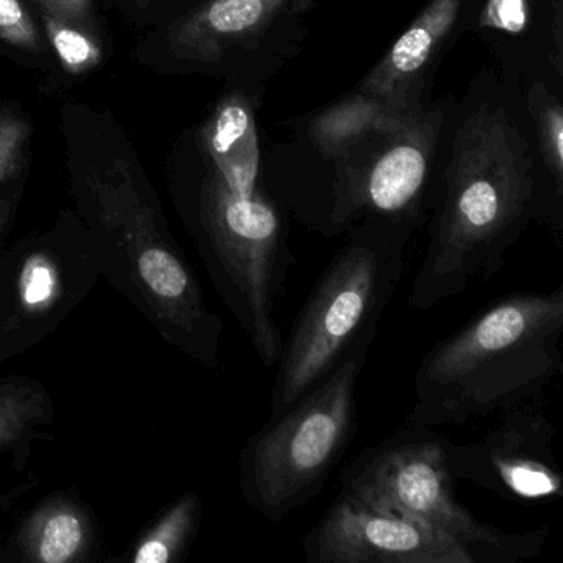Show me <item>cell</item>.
<instances>
[{
    "instance_id": "cell-17",
    "label": "cell",
    "mask_w": 563,
    "mask_h": 563,
    "mask_svg": "<svg viewBox=\"0 0 563 563\" xmlns=\"http://www.w3.org/2000/svg\"><path fill=\"white\" fill-rule=\"evenodd\" d=\"M54 408L47 390L29 377L0 378V453L27 443L42 424L51 423Z\"/></svg>"
},
{
    "instance_id": "cell-1",
    "label": "cell",
    "mask_w": 563,
    "mask_h": 563,
    "mask_svg": "<svg viewBox=\"0 0 563 563\" xmlns=\"http://www.w3.org/2000/svg\"><path fill=\"white\" fill-rule=\"evenodd\" d=\"M533 197L532 156L512 118L503 108H479L454 140L410 308H434L496 275L529 220Z\"/></svg>"
},
{
    "instance_id": "cell-6",
    "label": "cell",
    "mask_w": 563,
    "mask_h": 563,
    "mask_svg": "<svg viewBox=\"0 0 563 563\" xmlns=\"http://www.w3.org/2000/svg\"><path fill=\"white\" fill-rule=\"evenodd\" d=\"M448 441L433 428L407 424L362 451L341 474L342 493L443 530L473 552L476 563L532 559L547 529L509 533L481 522L454 493Z\"/></svg>"
},
{
    "instance_id": "cell-2",
    "label": "cell",
    "mask_w": 563,
    "mask_h": 563,
    "mask_svg": "<svg viewBox=\"0 0 563 563\" xmlns=\"http://www.w3.org/2000/svg\"><path fill=\"white\" fill-rule=\"evenodd\" d=\"M563 288L504 296L428 352L407 424L457 427L543 394L563 367Z\"/></svg>"
},
{
    "instance_id": "cell-9",
    "label": "cell",
    "mask_w": 563,
    "mask_h": 563,
    "mask_svg": "<svg viewBox=\"0 0 563 563\" xmlns=\"http://www.w3.org/2000/svg\"><path fill=\"white\" fill-rule=\"evenodd\" d=\"M448 464L454 479L516 503H552L562 496L555 428L536 401L503 411L499 424L479 440L448 441Z\"/></svg>"
},
{
    "instance_id": "cell-21",
    "label": "cell",
    "mask_w": 563,
    "mask_h": 563,
    "mask_svg": "<svg viewBox=\"0 0 563 563\" xmlns=\"http://www.w3.org/2000/svg\"><path fill=\"white\" fill-rule=\"evenodd\" d=\"M31 123L24 118L0 117V184L15 176L24 163Z\"/></svg>"
},
{
    "instance_id": "cell-10",
    "label": "cell",
    "mask_w": 563,
    "mask_h": 563,
    "mask_svg": "<svg viewBox=\"0 0 563 563\" xmlns=\"http://www.w3.org/2000/svg\"><path fill=\"white\" fill-rule=\"evenodd\" d=\"M305 552L311 563H476L443 530L342 490L306 536Z\"/></svg>"
},
{
    "instance_id": "cell-12",
    "label": "cell",
    "mask_w": 563,
    "mask_h": 563,
    "mask_svg": "<svg viewBox=\"0 0 563 563\" xmlns=\"http://www.w3.org/2000/svg\"><path fill=\"white\" fill-rule=\"evenodd\" d=\"M461 4L463 0H430L384 60L362 81V93L411 107L408 91L450 34Z\"/></svg>"
},
{
    "instance_id": "cell-14",
    "label": "cell",
    "mask_w": 563,
    "mask_h": 563,
    "mask_svg": "<svg viewBox=\"0 0 563 563\" xmlns=\"http://www.w3.org/2000/svg\"><path fill=\"white\" fill-rule=\"evenodd\" d=\"M203 143L213 164L212 177L239 196L260 194L258 130L245 97L230 95L217 107L203 130Z\"/></svg>"
},
{
    "instance_id": "cell-8",
    "label": "cell",
    "mask_w": 563,
    "mask_h": 563,
    "mask_svg": "<svg viewBox=\"0 0 563 563\" xmlns=\"http://www.w3.org/2000/svg\"><path fill=\"white\" fill-rule=\"evenodd\" d=\"M103 273L93 249L27 245L0 262V361L51 334Z\"/></svg>"
},
{
    "instance_id": "cell-24",
    "label": "cell",
    "mask_w": 563,
    "mask_h": 563,
    "mask_svg": "<svg viewBox=\"0 0 563 563\" xmlns=\"http://www.w3.org/2000/svg\"><path fill=\"white\" fill-rule=\"evenodd\" d=\"M45 15L80 27L87 22L91 0H38Z\"/></svg>"
},
{
    "instance_id": "cell-23",
    "label": "cell",
    "mask_w": 563,
    "mask_h": 563,
    "mask_svg": "<svg viewBox=\"0 0 563 563\" xmlns=\"http://www.w3.org/2000/svg\"><path fill=\"white\" fill-rule=\"evenodd\" d=\"M529 22V0H486L479 15L481 27L509 35L522 34Z\"/></svg>"
},
{
    "instance_id": "cell-3",
    "label": "cell",
    "mask_w": 563,
    "mask_h": 563,
    "mask_svg": "<svg viewBox=\"0 0 563 563\" xmlns=\"http://www.w3.org/2000/svg\"><path fill=\"white\" fill-rule=\"evenodd\" d=\"M87 190L103 275L164 341L206 367H219L222 319L207 306L196 273L141 192L130 164L118 159L90 170Z\"/></svg>"
},
{
    "instance_id": "cell-15",
    "label": "cell",
    "mask_w": 563,
    "mask_h": 563,
    "mask_svg": "<svg viewBox=\"0 0 563 563\" xmlns=\"http://www.w3.org/2000/svg\"><path fill=\"white\" fill-rule=\"evenodd\" d=\"M95 527L88 510L74 497L44 500L25 519L15 536L24 562L74 563L90 556Z\"/></svg>"
},
{
    "instance_id": "cell-19",
    "label": "cell",
    "mask_w": 563,
    "mask_h": 563,
    "mask_svg": "<svg viewBox=\"0 0 563 563\" xmlns=\"http://www.w3.org/2000/svg\"><path fill=\"white\" fill-rule=\"evenodd\" d=\"M530 113L539 128L540 144L547 169L555 179L556 190L563 184V110L543 85L536 84L529 93Z\"/></svg>"
},
{
    "instance_id": "cell-11",
    "label": "cell",
    "mask_w": 563,
    "mask_h": 563,
    "mask_svg": "<svg viewBox=\"0 0 563 563\" xmlns=\"http://www.w3.org/2000/svg\"><path fill=\"white\" fill-rule=\"evenodd\" d=\"M441 113L418 114L387 134L382 151L361 173L349 176L342 196L345 227L358 216L371 213L382 222H404L420 202L440 130Z\"/></svg>"
},
{
    "instance_id": "cell-5",
    "label": "cell",
    "mask_w": 563,
    "mask_h": 563,
    "mask_svg": "<svg viewBox=\"0 0 563 563\" xmlns=\"http://www.w3.org/2000/svg\"><path fill=\"white\" fill-rule=\"evenodd\" d=\"M374 339L256 431L240 457V493L273 523L316 499L357 428V385Z\"/></svg>"
},
{
    "instance_id": "cell-13",
    "label": "cell",
    "mask_w": 563,
    "mask_h": 563,
    "mask_svg": "<svg viewBox=\"0 0 563 563\" xmlns=\"http://www.w3.org/2000/svg\"><path fill=\"white\" fill-rule=\"evenodd\" d=\"M291 0H209L174 31L173 48L179 57L213 62L233 45L258 35Z\"/></svg>"
},
{
    "instance_id": "cell-22",
    "label": "cell",
    "mask_w": 563,
    "mask_h": 563,
    "mask_svg": "<svg viewBox=\"0 0 563 563\" xmlns=\"http://www.w3.org/2000/svg\"><path fill=\"white\" fill-rule=\"evenodd\" d=\"M0 41L22 51H37L41 45L37 25L21 0H0Z\"/></svg>"
},
{
    "instance_id": "cell-4",
    "label": "cell",
    "mask_w": 563,
    "mask_h": 563,
    "mask_svg": "<svg viewBox=\"0 0 563 563\" xmlns=\"http://www.w3.org/2000/svg\"><path fill=\"white\" fill-rule=\"evenodd\" d=\"M407 242L404 227L395 222L352 232L283 344L272 390V417L331 374L355 345L375 339L378 321L404 276Z\"/></svg>"
},
{
    "instance_id": "cell-18",
    "label": "cell",
    "mask_w": 563,
    "mask_h": 563,
    "mask_svg": "<svg viewBox=\"0 0 563 563\" xmlns=\"http://www.w3.org/2000/svg\"><path fill=\"white\" fill-rule=\"evenodd\" d=\"M202 517V499L197 494L180 496L156 526L144 533L137 542L131 562L133 563H170L186 553L190 540L196 536Z\"/></svg>"
},
{
    "instance_id": "cell-7",
    "label": "cell",
    "mask_w": 563,
    "mask_h": 563,
    "mask_svg": "<svg viewBox=\"0 0 563 563\" xmlns=\"http://www.w3.org/2000/svg\"><path fill=\"white\" fill-rule=\"evenodd\" d=\"M199 250L217 291L266 368L283 352L276 302L291 255L282 219L263 194H233L210 177L200 212Z\"/></svg>"
},
{
    "instance_id": "cell-16",
    "label": "cell",
    "mask_w": 563,
    "mask_h": 563,
    "mask_svg": "<svg viewBox=\"0 0 563 563\" xmlns=\"http://www.w3.org/2000/svg\"><path fill=\"white\" fill-rule=\"evenodd\" d=\"M413 108L358 93L319 114L311 124V140L328 156H344L372 134H390L404 124Z\"/></svg>"
},
{
    "instance_id": "cell-20",
    "label": "cell",
    "mask_w": 563,
    "mask_h": 563,
    "mask_svg": "<svg viewBox=\"0 0 563 563\" xmlns=\"http://www.w3.org/2000/svg\"><path fill=\"white\" fill-rule=\"evenodd\" d=\"M45 32L65 71L81 75L103 60V51L93 37L58 19L45 15Z\"/></svg>"
},
{
    "instance_id": "cell-25",
    "label": "cell",
    "mask_w": 563,
    "mask_h": 563,
    "mask_svg": "<svg viewBox=\"0 0 563 563\" xmlns=\"http://www.w3.org/2000/svg\"><path fill=\"white\" fill-rule=\"evenodd\" d=\"M12 206L9 200L0 199V239L5 233L9 222H11Z\"/></svg>"
}]
</instances>
